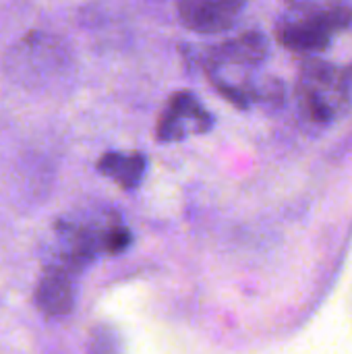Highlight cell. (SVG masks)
I'll use <instances>...</instances> for the list:
<instances>
[{"label": "cell", "instance_id": "6da1fadb", "mask_svg": "<svg viewBox=\"0 0 352 354\" xmlns=\"http://www.w3.org/2000/svg\"><path fill=\"white\" fill-rule=\"evenodd\" d=\"M270 56V39L253 29L212 46L201 68L210 85L232 106L247 110L257 104H276L284 97L278 79H261L257 71Z\"/></svg>", "mask_w": 352, "mask_h": 354}, {"label": "cell", "instance_id": "7a4b0ae2", "mask_svg": "<svg viewBox=\"0 0 352 354\" xmlns=\"http://www.w3.org/2000/svg\"><path fill=\"white\" fill-rule=\"evenodd\" d=\"M131 239L129 228L112 209L75 214L54 224L46 266H56L77 276L98 255L122 253Z\"/></svg>", "mask_w": 352, "mask_h": 354}, {"label": "cell", "instance_id": "3957f363", "mask_svg": "<svg viewBox=\"0 0 352 354\" xmlns=\"http://www.w3.org/2000/svg\"><path fill=\"white\" fill-rule=\"evenodd\" d=\"M297 104L305 122L326 129L338 122L352 104V77L319 56L305 58L297 77Z\"/></svg>", "mask_w": 352, "mask_h": 354}, {"label": "cell", "instance_id": "277c9868", "mask_svg": "<svg viewBox=\"0 0 352 354\" xmlns=\"http://www.w3.org/2000/svg\"><path fill=\"white\" fill-rule=\"evenodd\" d=\"M352 25V6L288 8L274 27L276 41L305 58L326 52Z\"/></svg>", "mask_w": 352, "mask_h": 354}, {"label": "cell", "instance_id": "5b68a950", "mask_svg": "<svg viewBox=\"0 0 352 354\" xmlns=\"http://www.w3.org/2000/svg\"><path fill=\"white\" fill-rule=\"evenodd\" d=\"M71 66L66 46L52 33L29 31L17 39L4 58L6 75L25 89H46L60 81Z\"/></svg>", "mask_w": 352, "mask_h": 354}, {"label": "cell", "instance_id": "8992f818", "mask_svg": "<svg viewBox=\"0 0 352 354\" xmlns=\"http://www.w3.org/2000/svg\"><path fill=\"white\" fill-rule=\"evenodd\" d=\"M214 116L203 102L189 89L174 91L156 122V139L160 143H176L214 129Z\"/></svg>", "mask_w": 352, "mask_h": 354}, {"label": "cell", "instance_id": "52a82bcc", "mask_svg": "<svg viewBox=\"0 0 352 354\" xmlns=\"http://www.w3.org/2000/svg\"><path fill=\"white\" fill-rule=\"evenodd\" d=\"M247 8V0H176L178 21L193 33L214 35L232 29Z\"/></svg>", "mask_w": 352, "mask_h": 354}, {"label": "cell", "instance_id": "ba28073f", "mask_svg": "<svg viewBox=\"0 0 352 354\" xmlns=\"http://www.w3.org/2000/svg\"><path fill=\"white\" fill-rule=\"evenodd\" d=\"M35 305L48 317L68 315L75 307V274L56 266H44L35 286Z\"/></svg>", "mask_w": 352, "mask_h": 354}, {"label": "cell", "instance_id": "9c48e42d", "mask_svg": "<svg viewBox=\"0 0 352 354\" xmlns=\"http://www.w3.org/2000/svg\"><path fill=\"white\" fill-rule=\"evenodd\" d=\"M147 158L141 151H108L98 160V172L122 189H137L145 176Z\"/></svg>", "mask_w": 352, "mask_h": 354}, {"label": "cell", "instance_id": "30bf717a", "mask_svg": "<svg viewBox=\"0 0 352 354\" xmlns=\"http://www.w3.org/2000/svg\"><path fill=\"white\" fill-rule=\"evenodd\" d=\"M89 354H122V340L110 326H98L89 338Z\"/></svg>", "mask_w": 352, "mask_h": 354}, {"label": "cell", "instance_id": "8fae6325", "mask_svg": "<svg viewBox=\"0 0 352 354\" xmlns=\"http://www.w3.org/2000/svg\"><path fill=\"white\" fill-rule=\"evenodd\" d=\"M288 8H324V6H352L349 0H284Z\"/></svg>", "mask_w": 352, "mask_h": 354}]
</instances>
